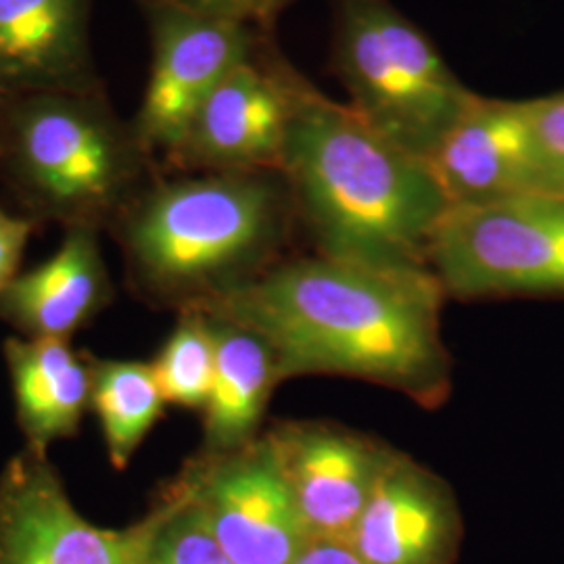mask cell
<instances>
[{
	"instance_id": "obj_1",
	"label": "cell",
	"mask_w": 564,
	"mask_h": 564,
	"mask_svg": "<svg viewBox=\"0 0 564 564\" xmlns=\"http://www.w3.org/2000/svg\"><path fill=\"white\" fill-rule=\"evenodd\" d=\"M445 293L431 272L324 256L279 260L262 274L186 305L241 324L274 349L282 381L360 379L435 410L454 387L442 333Z\"/></svg>"
},
{
	"instance_id": "obj_2",
	"label": "cell",
	"mask_w": 564,
	"mask_h": 564,
	"mask_svg": "<svg viewBox=\"0 0 564 564\" xmlns=\"http://www.w3.org/2000/svg\"><path fill=\"white\" fill-rule=\"evenodd\" d=\"M281 174L318 256L431 272V245L452 209L431 163L387 141L347 102L305 78Z\"/></svg>"
},
{
	"instance_id": "obj_3",
	"label": "cell",
	"mask_w": 564,
	"mask_h": 564,
	"mask_svg": "<svg viewBox=\"0 0 564 564\" xmlns=\"http://www.w3.org/2000/svg\"><path fill=\"white\" fill-rule=\"evenodd\" d=\"M295 218L281 172H209L158 186L126 226V247L144 286L186 307L279 262Z\"/></svg>"
},
{
	"instance_id": "obj_4",
	"label": "cell",
	"mask_w": 564,
	"mask_h": 564,
	"mask_svg": "<svg viewBox=\"0 0 564 564\" xmlns=\"http://www.w3.org/2000/svg\"><path fill=\"white\" fill-rule=\"evenodd\" d=\"M333 55L347 107L426 162L477 97L391 0H337Z\"/></svg>"
},
{
	"instance_id": "obj_5",
	"label": "cell",
	"mask_w": 564,
	"mask_h": 564,
	"mask_svg": "<svg viewBox=\"0 0 564 564\" xmlns=\"http://www.w3.org/2000/svg\"><path fill=\"white\" fill-rule=\"evenodd\" d=\"M429 270L460 302L564 300V195L452 207Z\"/></svg>"
},
{
	"instance_id": "obj_6",
	"label": "cell",
	"mask_w": 564,
	"mask_h": 564,
	"mask_svg": "<svg viewBox=\"0 0 564 564\" xmlns=\"http://www.w3.org/2000/svg\"><path fill=\"white\" fill-rule=\"evenodd\" d=\"M13 151L30 191L63 214L99 212L132 174L130 147L111 123L65 93H41L21 105Z\"/></svg>"
},
{
	"instance_id": "obj_7",
	"label": "cell",
	"mask_w": 564,
	"mask_h": 564,
	"mask_svg": "<svg viewBox=\"0 0 564 564\" xmlns=\"http://www.w3.org/2000/svg\"><path fill=\"white\" fill-rule=\"evenodd\" d=\"M176 484L235 564H291L310 542L263 435L224 454H205Z\"/></svg>"
},
{
	"instance_id": "obj_8",
	"label": "cell",
	"mask_w": 564,
	"mask_h": 564,
	"mask_svg": "<svg viewBox=\"0 0 564 564\" xmlns=\"http://www.w3.org/2000/svg\"><path fill=\"white\" fill-rule=\"evenodd\" d=\"M153 59L137 144L174 160L203 102L256 51L251 23L162 0L153 13Z\"/></svg>"
},
{
	"instance_id": "obj_9",
	"label": "cell",
	"mask_w": 564,
	"mask_h": 564,
	"mask_svg": "<svg viewBox=\"0 0 564 564\" xmlns=\"http://www.w3.org/2000/svg\"><path fill=\"white\" fill-rule=\"evenodd\" d=\"M144 519L90 523L46 454L25 447L0 473V564H141Z\"/></svg>"
},
{
	"instance_id": "obj_10",
	"label": "cell",
	"mask_w": 564,
	"mask_h": 564,
	"mask_svg": "<svg viewBox=\"0 0 564 564\" xmlns=\"http://www.w3.org/2000/svg\"><path fill=\"white\" fill-rule=\"evenodd\" d=\"M303 76L253 51L203 102L174 162L209 172H281Z\"/></svg>"
},
{
	"instance_id": "obj_11",
	"label": "cell",
	"mask_w": 564,
	"mask_h": 564,
	"mask_svg": "<svg viewBox=\"0 0 564 564\" xmlns=\"http://www.w3.org/2000/svg\"><path fill=\"white\" fill-rule=\"evenodd\" d=\"M310 540L349 544L398 449L347 426L289 421L265 435Z\"/></svg>"
},
{
	"instance_id": "obj_12",
	"label": "cell",
	"mask_w": 564,
	"mask_h": 564,
	"mask_svg": "<svg viewBox=\"0 0 564 564\" xmlns=\"http://www.w3.org/2000/svg\"><path fill=\"white\" fill-rule=\"evenodd\" d=\"M429 163L452 207L564 195L538 139L529 99L477 95Z\"/></svg>"
},
{
	"instance_id": "obj_13",
	"label": "cell",
	"mask_w": 564,
	"mask_h": 564,
	"mask_svg": "<svg viewBox=\"0 0 564 564\" xmlns=\"http://www.w3.org/2000/svg\"><path fill=\"white\" fill-rule=\"evenodd\" d=\"M463 514L444 479L398 452L364 508L349 545L364 564H454Z\"/></svg>"
},
{
	"instance_id": "obj_14",
	"label": "cell",
	"mask_w": 564,
	"mask_h": 564,
	"mask_svg": "<svg viewBox=\"0 0 564 564\" xmlns=\"http://www.w3.org/2000/svg\"><path fill=\"white\" fill-rule=\"evenodd\" d=\"M111 297V284L93 230L76 226L59 249L0 291V316L25 337L69 339Z\"/></svg>"
},
{
	"instance_id": "obj_15",
	"label": "cell",
	"mask_w": 564,
	"mask_h": 564,
	"mask_svg": "<svg viewBox=\"0 0 564 564\" xmlns=\"http://www.w3.org/2000/svg\"><path fill=\"white\" fill-rule=\"evenodd\" d=\"M88 67V0H0V82L65 93Z\"/></svg>"
},
{
	"instance_id": "obj_16",
	"label": "cell",
	"mask_w": 564,
	"mask_h": 564,
	"mask_svg": "<svg viewBox=\"0 0 564 564\" xmlns=\"http://www.w3.org/2000/svg\"><path fill=\"white\" fill-rule=\"evenodd\" d=\"M15 408L28 447L74 437L93 393V366L82 360L65 339L13 337L4 343Z\"/></svg>"
},
{
	"instance_id": "obj_17",
	"label": "cell",
	"mask_w": 564,
	"mask_h": 564,
	"mask_svg": "<svg viewBox=\"0 0 564 564\" xmlns=\"http://www.w3.org/2000/svg\"><path fill=\"white\" fill-rule=\"evenodd\" d=\"M205 314V312H203ZM216 370L203 408L205 454H224L258 437L263 410L282 383L274 349L241 324L209 316Z\"/></svg>"
},
{
	"instance_id": "obj_18",
	"label": "cell",
	"mask_w": 564,
	"mask_h": 564,
	"mask_svg": "<svg viewBox=\"0 0 564 564\" xmlns=\"http://www.w3.org/2000/svg\"><path fill=\"white\" fill-rule=\"evenodd\" d=\"M90 366V405L101 421L109 463L123 470L160 421L165 400L151 364L102 360Z\"/></svg>"
},
{
	"instance_id": "obj_19",
	"label": "cell",
	"mask_w": 564,
	"mask_h": 564,
	"mask_svg": "<svg viewBox=\"0 0 564 564\" xmlns=\"http://www.w3.org/2000/svg\"><path fill=\"white\" fill-rule=\"evenodd\" d=\"M163 400L181 408H205L216 370V345L207 314L182 307V316L151 364Z\"/></svg>"
},
{
	"instance_id": "obj_20",
	"label": "cell",
	"mask_w": 564,
	"mask_h": 564,
	"mask_svg": "<svg viewBox=\"0 0 564 564\" xmlns=\"http://www.w3.org/2000/svg\"><path fill=\"white\" fill-rule=\"evenodd\" d=\"M141 564H235L214 540L199 508L172 485L144 517Z\"/></svg>"
},
{
	"instance_id": "obj_21",
	"label": "cell",
	"mask_w": 564,
	"mask_h": 564,
	"mask_svg": "<svg viewBox=\"0 0 564 564\" xmlns=\"http://www.w3.org/2000/svg\"><path fill=\"white\" fill-rule=\"evenodd\" d=\"M529 102L538 139L564 191V90L529 99Z\"/></svg>"
},
{
	"instance_id": "obj_22",
	"label": "cell",
	"mask_w": 564,
	"mask_h": 564,
	"mask_svg": "<svg viewBox=\"0 0 564 564\" xmlns=\"http://www.w3.org/2000/svg\"><path fill=\"white\" fill-rule=\"evenodd\" d=\"M32 224L0 209V291L18 276Z\"/></svg>"
},
{
	"instance_id": "obj_23",
	"label": "cell",
	"mask_w": 564,
	"mask_h": 564,
	"mask_svg": "<svg viewBox=\"0 0 564 564\" xmlns=\"http://www.w3.org/2000/svg\"><path fill=\"white\" fill-rule=\"evenodd\" d=\"M188 9L232 18L245 23H270L272 15L265 0H170Z\"/></svg>"
},
{
	"instance_id": "obj_24",
	"label": "cell",
	"mask_w": 564,
	"mask_h": 564,
	"mask_svg": "<svg viewBox=\"0 0 564 564\" xmlns=\"http://www.w3.org/2000/svg\"><path fill=\"white\" fill-rule=\"evenodd\" d=\"M291 564H364V561L349 544L310 540Z\"/></svg>"
},
{
	"instance_id": "obj_25",
	"label": "cell",
	"mask_w": 564,
	"mask_h": 564,
	"mask_svg": "<svg viewBox=\"0 0 564 564\" xmlns=\"http://www.w3.org/2000/svg\"><path fill=\"white\" fill-rule=\"evenodd\" d=\"M293 0H265V4H268V9H270V15H272V20L281 13L284 7H289Z\"/></svg>"
}]
</instances>
